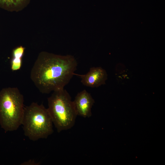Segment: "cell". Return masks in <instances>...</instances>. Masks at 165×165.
<instances>
[{
	"label": "cell",
	"instance_id": "6da1fadb",
	"mask_svg": "<svg viewBox=\"0 0 165 165\" xmlns=\"http://www.w3.org/2000/svg\"><path fill=\"white\" fill-rule=\"evenodd\" d=\"M77 66L72 55L42 52L32 67L30 78L40 92L49 94L64 89L75 75Z\"/></svg>",
	"mask_w": 165,
	"mask_h": 165
},
{
	"label": "cell",
	"instance_id": "7a4b0ae2",
	"mask_svg": "<svg viewBox=\"0 0 165 165\" xmlns=\"http://www.w3.org/2000/svg\"><path fill=\"white\" fill-rule=\"evenodd\" d=\"M23 95L16 87L0 91V125L6 132L16 130L22 124L24 111Z\"/></svg>",
	"mask_w": 165,
	"mask_h": 165
},
{
	"label": "cell",
	"instance_id": "3957f363",
	"mask_svg": "<svg viewBox=\"0 0 165 165\" xmlns=\"http://www.w3.org/2000/svg\"><path fill=\"white\" fill-rule=\"evenodd\" d=\"M53 121L47 108L32 102L24 108L22 123L24 135L35 141L46 138L53 132Z\"/></svg>",
	"mask_w": 165,
	"mask_h": 165
},
{
	"label": "cell",
	"instance_id": "277c9868",
	"mask_svg": "<svg viewBox=\"0 0 165 165\" xmlns=\"http://www.w3.org/2000/svg\"><path fill=\"white\" fill-rule=\"evenodd\" d=\"M48 111L58 132L71 129L77 116L71 97L64 89L53 92L48 98Z\"/></svg>",
	"mask_w": 165,
	"mask_h": 165
},
{
	"label": "cell",
	"instance_id": "5b68a950",
	"mask_svg": "<svg viewBox=\"0 0 165 165\" xmlns=\"http://www.w3.org/2000/svg\"><path fill=\"white\" fill-rule=\"evenodd\" d=\"M81 82L84 86L91 88L98 87L105 84L108 79V75L106 70L101 67L91 68L86 74L79 75Z\"/></svg>",
	"mask_w": 165,
	"mask_h": 165
},
{
	"label": "cell",
	"instance_id": "8992f818",
	"mask_svg": "<svg viewBox=\"0 0 165 165\" xmlns=\"http://www.w3.org/2000/svg\"><path fill=\"white\" fill-rule=\"evenodd\" d=\"M77 116L88 118L92 115L91 108L94 100L86 90L78 93L73 101Z\"/></svg>",
	"mask_w": 165,
	"mask_h": 165
},
{
	"label": "cell",
	"instance_id": "52a82bcc",
	"mask_svg": "<svg viewBox=\"0 0 165 165\" xmlns=\"http://www.w3.org/2000/svg\"><path fill=\"white\" fill-rule=\"evenodd\" d=\"M30 0H0V7L9 11L18 10L24 8Z\"/></svg>",
	"mask_w": 165,
	"mask_h": 165
},
{
	"label": "cell",
	"instance_id": "ba28073f",
	"mask_svg": "<svg viewBox=\"0 0 165 165\" xmlns=\"http://www.w3.org/2000/svg\"><path fill=\"white\" fill-rule=\"evenodd\" d=\"M25 48L22 46H18L13 49L12 58L11 61V68L13 71L19 70L21 67L22 58Z\"/></svg>",
	"mask_w": 165,
	"mask_h": 165
}]
</instances>
